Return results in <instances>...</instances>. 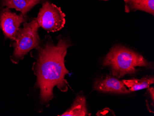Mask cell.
I'll return each instance as SVG.
<instances>
[{
	"instance_id": "cell-5",
	"label": "cell",
	"mask_w": 154,
	"mask_h": 116,
	"mask_svg": "<svg viewBox=\"0 0 154 116\" xmlns=\"http://www.w3.org/2000/svg\"><path fill=\"white\" fill-rule=\"evenodd\" d=\"M32 19L27 15L16 14L8 8L0 6V28L3 31L5 39L14 40L21 24Z\"/></svg>"
},
{
	"instance_id": "cell-6",
	"label": "cell",
	"mask_w": 154,
	"mask_h": 116,
	"mask_svg": "<svg viewBox=\"0 0 154 116\" xmlns=\"http://www.w3.org/2000/svg\"><path fill=\"white\" fill-rule=\"evenodd\" d=\"M94 89L104 92H114L118 93L131 92L126 87L122 81L110 76L97 79L94 84Z\"/></svg>"
},
{
	"instance_id": "cell-8",
	"label": "cell",
	"mask_w": 154,
	"mask_h": 116,
	"mask_svg": "<svg viewBox=\"0 0 154 116\" xmlns=\"http://www.w3.org/2000/svg\"><path fill=\"white\" fill-rule=\"evenodd\" d=\"M125 13L140 10L154 15V0H123Z\"/></svg>"
},
{
	"instance_id": "cell-4",
	"label": "cell",
	"mask_w": 154,
	"mask_h": 116,
	"mask_svg": "<svg viewBox=\"0 0 154 116\" xmlns=\"http://www.w3.org/2000/svg\"><path fill=\"white\" fill-rule=\"evenodd\" d=\"M65 16L60 8L50 1L42 4L36 19L39 27L48 32H55L63 28Z\"/></svg>"
},
{
	"instance_id": "cell-2",
	"label": "cell",
	"mask_w": 154,
	"mask_h": 116,
	"mask_svg": "<svg viewBox=\"0 0 154 116\" xmlns=\"http://www.w3.org/2000/svg\"><path fill=\"white\" fill-rule=\"evenodd\" d=\"M103 65L109 66L113 76L120 78L127 74H134L137 67L153 68V64L141 55L121 45L112 48L104 59Z\"/></svg>"
},
{
	"instance_id": "cell-10",
	"label": "cell",
	"mask_w": 154,
	"mask_h": 116,
	"mask_svg": "<svg viewBox=\"0 0 154 116\" xmlns=\"http://www.w3.org/2000/svg\"><path fill=\"white\" fill-rule=\"evenodd\" d=\"M122 81L131 92L145 88H149V86L154 83V78L153 77L147 76L141 79L124 80Z\"/></svg>"
},
{
	"instance_id": "cell-7",
	"label": "cell",
	"mask_w": 154,
	"mask_h": 116,
	"mask_svg": "<svg viewBox=\"0 0 154 116\" xmlns=\"http://www.w3.org/2000/svg\"><path fill=\"white\" fill-rule=\"evenodd\" d=\"M51 0H0V6L10 8H14L20 11L21 14L26 15L34 6L38 4H42Z\"/></svg>"
},
{
	"instance_id": "cell-3",
	"label": "cell",
	"mask_w": 154,
	"mask_h": 116,
	"mask_svg": "<svg viewBox=\"0 0 154 116\" xmlns=\"http://www.w3.org/2000/svg\"><path fill=\"white\" fill-rule=\"evenodd\" d=\"M39 27L37 19L34 18L30 22H25L23 28H19L10 44V46L14 48L10 57L13 64H18L30 51L39 47L41 41L38 33Z\"/></svg>"
},
{
	"instance_id": "cell-11",
	"label": "cell",
	"mask_w": 154,
	"mask_h": 116,
	"mask_svg": "<svg viewBox=\"0 0 154 116\" xmlns=\"http://www.w3.org/2000/svg\"><path fill=\"white\" fill-rule=\"evenodd\" d=\"M98 1H108L109 0H98Z\"/></svg>"
},
{
	"instance_id": "cell-9",
	"label": "cell",
	"mask_w": 154,
	"mask_h": 116,
	"mask_svg": "<svg viewBox=\"0 0 154 116\" xmlns=\"http://www.w3.org/2000/svg\"><path fill=\"white\" fill-rule=\"evenodd\" d=\"M58 116H91V114L88 113L86 107V98L85 97L81 94H79L74 100L71 107L64 113Z\"/></svg>"
},
{
	"instance_id": "cell-1",
	"label": "cell",
	"mask_w": 154,
	"mask_h": 116,
	"mask_svg": "<svg viewBox=\"0 0 154 116\" xmlns=\"http://www.w3.org/2000/svg\"><path fill=\"white\" fill-rule=\"evenodd\" d=\"M54 44L50 35L41 41L38 48L32 51L31 57L36 59L32 71L37 77L35 87L40 90L41 104H48L54 97L53 89L57 86L60 90H68V84L65 77L69 71L65 65L67 49L72 45L69 39L60 35Z\"/></svg>"
}]
</instances>
